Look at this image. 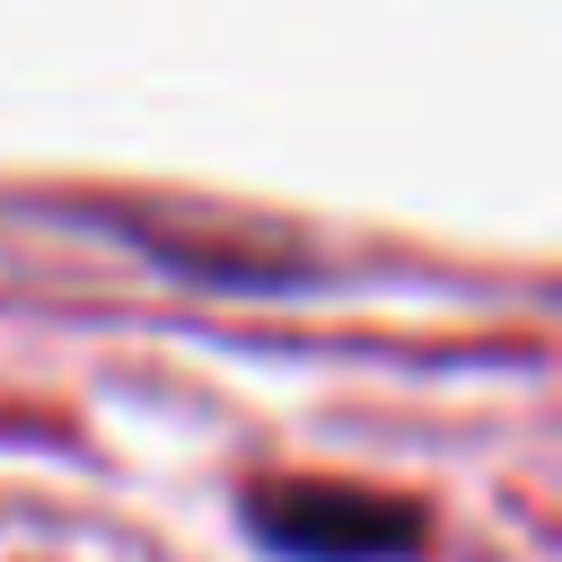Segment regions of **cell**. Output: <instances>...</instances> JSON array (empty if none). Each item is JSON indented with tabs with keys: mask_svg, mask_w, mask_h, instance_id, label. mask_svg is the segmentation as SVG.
<instances>
[{
	"mask_svg": "<svg viewBox=\"0 0 562 562\" xmlns=\"http://www.w3.org/2000/svg\"><path fill=\"white\" fill-rule=\"evenodd\" d=\"M246 527L290 562H395L422 544V509L404 492L334 483V474H255Z\"/></svg>",
	"mask_w": 562,
	"mask_h": 562,
	"instance_id": "1",
	"label": "cell"
}]
</instances>
